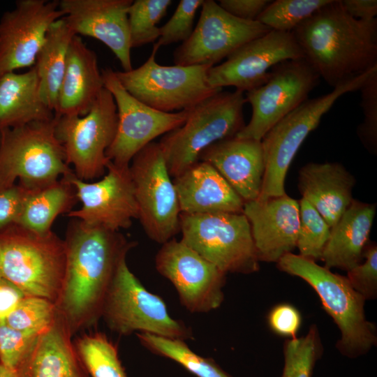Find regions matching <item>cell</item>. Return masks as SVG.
I'll use <instances>...</instances> for the list:
<instances>
[{
	"label": "cell",
	"instance_id": "cell-38",
	"mask_svg": "<svg viewBox=\"0 0 377 377\" xmlns=\"http://www.w3.org/2000/svg\"><path fill=\"white\" fill-rule=\"evenodd\" d=\"M360 106L364 119L357 133L366 149L372 154L377 150V69L364 81L360 89Z\"/></svg>",
	"mask_w": 377,
	"mask_h": 377
},
{
	"label": "cell",
	"instance_id": "cell-31",
	"mask_svg": "<svg viewBox=\"0 0 377 377\" xmlns=\"http://www.w3.org/2000/svg\"><path fill=\"white\" fill-rule=\"evenodd\" d=\"M138 337L149 350L172 360L197 377H232L212 358L194 353L184 340L149 333H139Z\"/></svg>",
	"mask_w": 377,
	"mask_h": 377
},
{
	"label": "cell",
	"instance_id": "cell-40",
	"mask_svg": "<svg viewBox=\"0 0 377 377\" xmlns=\"http://www.w3.org/2000/svg\"><path fill=\"white\" fill-rule=\"evenodd\" d=\"M40 335V334H39ZM39 335L22 332L0 320V363L15 370Z\"/></svg>",
	"mask_w": 377,
	"mask_h": 377
},
{
	"label": "cell",
	"instance_id": "cell-46",
	"mask_svg": "<svg viewBox=\"0 0 377 377\" xmlns=\"http://www.w3.org/2000/svg\"><path fill=\"white\" fill-rule=\"evenodd\" d=\"M343 9L352 17L362 21L376 19V0H341Z\"/></svg>",
	"mask_w": 377,
	"mask_h": 377
},
{
	"label": "cell",
	"instance_id": "cell-10",
	"mask_svg": "<svg viewBox=\"0 0 377 377\" xmlns=\"http://www.w3.org/2000/svg\"><path fill=\"white\" fill-rule=\"evenodd\" d=\"M181 240L224 273L252 274L259 260L243 214H180Z\"/></svg>",
	"mask_w": 377,
	"mask_h": 377
},
{
	"label": "cell",
	"instance_id": "cell-3",
	"mask_svg": "<svg viewBox=\"0 0 377 377\" xmlns=\"http://www.w3.org/2000/svg\"><path fill=\"white\" fill-rule=\"evenodd\" d=\"M279 269L309 283L318 294L323 309L338 326L339 351L350 358L368 353L377 343L376 327L365 316L364 298L346 276L300 255L288 253L277 262Z\"/></svg>",
	"mask_w": 377,
	"mask_h": 377
},
{
	"label": "cell",
	"instance_id": "cell-28",
	"mask_svg": "<svg viewBox=\"0 0 377 377\" xmlns=\"http://www.w3.org/2000/svg\"><path fill=\"white\" fill-rule=\"evenodd\" d=\"M54 116L41 98L39 78L34 66L22 73L9 72L0 76V131L51 121Z\"/></svg>",
	"mask_w": 377,
	"mask_h": 377
},
{
	"label": "cell",
	"instance_id": "cell-47",
	"mask_svg": "<svg viewBox=\"0 0 377 377\" xmlns=\"http://www.w3.org/2000/svg\"><path fill=\"white\" fill-rule=\"evenodd\" d=\"M0 377H18L15 370L8 368L0 363Z\"/></svg>",
	"mask_w": 377,
	"mask_h": 377
},
{
	"label": "cell",
	"instance_id": "cell-22",
	"mask_svg": "<svg viewBox=\"0 0 377 377\" xmlns=\"http://www.w3.org/2000/svg\"><path fill=\"white\" fill-rule=\"evenodd\" d=\"M199 161L212 165L244 202L258 199L265 173L261 140L224 139L205 149Z\"/></svg>",
	"mask_w": 377,
	"mask_h": 377
},
{
	"label": "cell",
	"instance_id": "cell-19",
	"mask_svg": "<svg viewBox=\"0 0 377 377\" xmlns=\"http://www.w3.org/2000/svg\"><path fill=\"white\" fill-rule=\"evenodd\" d=\"M62 16L59 1H16L0 19V76L32 67L48 29Z\"/></svg>",
	"mask_w": 377,
	"mask_h": 377
},
{
	"label": "cell",
	"instance_id": "cell-12",
	"mask_svg": "<svg viewBox=\"0 0 377 377\" xmlns=\"http://www.w3.org/2000/svg\"><path fill=\"white\" fill-rule=\"evenodd\" d=\"M131 161L138 219L149 238L162 244L180 232L181 211L158 142H150Z\"/></svg>",
	"mask_w": 377,
	"mask_h": 377
},
{
	"label": "cell",
	"instance_id": "cell-29",
	"mask_svg": "<svg viewBox=\"0 0 377 377\" xmlns=\"http://www.w3.org/2000/svg\"><path fill=\"white\" fill-rule=\"evenodd\" d=\"M74 36L63 17L55 21L47 31L34 65L39 78L41 98L54 113L69 45Z\"/></svg>",
	"mask_w": 377,
	"mask_h": 377
},
{
	"label": "cell",
	"instance_id": "cell-8",
	"mask_svg": "<svg viewBox=\"0 0 377 377\" xmlns=\"http://www.w3.org/2000/svg\"><path fill=\"white\" fill-rule=\"evenodd\" d=\"M158 49L154 43L147 60L137 68L114 71L124 88L140 102L160 112H177L223 90L207 82L212 66H162L156 60Z\"/></svg>",
	"mask_w": 377,
	"mask_h": 377
},
{
	"label": "cell",
	"instance_id": "cell-11",
	"mask_svg": "<svg viewBox=\"0 0 377 377\" xmlns=\"http://www.w3.org/2000/svg\"><path fill=\"white\" fill-rule=\"evenodd\" d=\"M117 121L114 98L105 87L84 116L55 114L57 137L77 178L90 180L104 174L110 161L105 152L114 139Z\"/></svg>",
	"mask_w": 377,
	"mask_h": 377
},
{
	"label": "cell",
	"instance_id": "cell-32",
	"mask_svg": "<svg viewBox=\"0 0 377 377\" xmlns=\"http://www.w3.org/2000/svg\"><path fill=\"white\" fill-rule=\"evenodd\" d=\"M77 354L91 377H128L118 357L117 347L102 334L83 337Z\"/></svg>",
	"mask_w": 377,
	"mask_h": 377
},
{
	"label": "cell",
	"instance_id": "cell-4",
	"mask_svg": "<svg viewBox=\"0 0 377 377\" xmlns=\"http://www.w3.org/2000/svg\"><path fill=\"white\" fill-rule=\"evenodd\" d=\"M66 263L64 241L52 230L39 234L17 224L0 230V277L26 296L56 303Z\"/></svg>",
	"mask_w": 377,
	"mask_h": 377
},
{
	"label": "cell",
	"instance_id": "cell-42",
	"mask_svg": "<svg viewBox=\"0 0 377 377\" xmlns=\"http://www.w3.org/2000/svg\"><path fill=\"white\" fill-rule=\"evenodd\" d=\"M31 189L20 184L0 191V230L17 223Z\"/></svg>",
	"mask_w": 377,
	"mask_h": 377
},
{
	"label": "cell",
	"instance_id": "cell-16",
	"mask_svg": "<svg viewBox=\"0 0 377 377\" xmlns=\"http://www.w3.org/2000/svg\"><path fill=\"white\" fill-rule=\"evenodd\" d=\"M271 31L257 20L237 18L214 0H204L190 37L174 52L175 65L215 66L239 47Z\"/></svg>",
	"mask_w": 377,
	"mask_h": 377
},
{
	"label": "cell",
	"instance_id": "cell-26",
	"mask_svg": "<svg viewBox=\"0 0 377 377\" xmlns=\"http://www.w3.org/2000/svg\"><path fill=\"white\" fill-rule=\"evenodd\" d=\"M376 214V205L353 200L331 228L321 260L327 269L348 271L362 262Z\"/></svg>",
	"mask_w": 377,
	"mask_h": 377
},
{
	"label": "cell",
	"instance_id": "cell-24",
	"mask_svg": "<svg viewBox=\"0 0 377 377\" xmlns=\"http://www.w3.org/2000/svg\"><path fill=\"white\" fill-rule=\"evenodd\" d=\"M103 88L95 52L79 36H74L68 51L55 114L84 116Z\"/></svg>",
	"mask_w": 377,
	"mask_h": 377
},
{
	"label": "cell",
	"instance_id": "cell-15",
	"mask_svg": "<svg viewBox=\"0 0 377 377\" xmlns=\"http://www.w3.org/2000/svg\"><path fill=\"white\" fill-rule=\"evenodd\" d=\"M155 267L172 283L191 313H207L223 303L226 274L181 239L174 237L161 244Z\"/></svg>",
	"mask_w": 377,
	"mask_h": 377
},
{
	"label": "cell",
	"instance_id": "cell-1",
	"mask_svg": "<svg viewBox=\"0 0 377 377\" xmlns=\"http://www.w3.org/2000/svg\"><path fill=\"white\" fill-rule=\"evenodd\" d=\"M68 228L66 263L57 312L69 332L101 316L119 260L135 245L118 231L77 219Z\"/></svg>",
	"mask_w": 377,
	"mask_h": 377
},
{
	"label": "cell",
	"instance_id": "cell-41",
	"mask_svg": "<svg viewBox=\"0 0 377 377\" xmlns=\"http://www.w3.org/2000/svg\"><path fill=\"white\" fill-rule=\"evenodd\" d=\"M363 257L365 260L348 270L346 277L365 300H374L377 296V246L367 244Z\"/></svg>",
	"mask_w": 377,
	"mask_h": 377
},
{
	"label": "cell",
	"instance_id": "cell-17",
	"mask_svg": "<svg viewBox=\"0 0 377 377\" xmlns=\"http://www.w3.org/2000/svg\"><path fill=\"white\" fill-rule=\"evenodd\" d=\"M304 58L292 33L271 30L239 47L222 64L211 67L207 82L213 88L232 86L247 92L265 83L276 64Z\"/></svg>",
	"mask_w": 377,
	"mask_h": 377
},
{
	"label": "cell",
	"instance_id": "cell-7",
	"mask_svg": "<svg viewBox=\"0 0 377 377\" xmlns=\"http://www.w3.org/2000/svg\"><path fill=\"white\" fill-rule=\"evenodd\" d=\"M376 68L337 85L325 95L306 99L266 133L261 140L265 173L256 200H265L286 194L284 184L288 168L308 135L341 96L359 90Z\"/></svg>",
	"mask_w": 377,
	"mask_h": 377
},
{
	"label": "cell",
	"instance_id": "cell-30",
	"mask_svg": "<svg viewBox=\"0 0 377 377\" xmlns=\"http://www.w3.org/2000/svg\"><path fill=\"white\" fill-rule=\"evenodd\" d=\"M76 198L75 188L66 177L46 186L31 189L16 224L36 233H47L60 214L71 211Z\"/></svg>",
	"mask_w": 377,
	"mask_h": 377
},
{
	"label": "cell",
	"instance_id": "cell-43",
	"mask_svg": "<svg viewBox=\"0 0 377 377\" xmlns=\"http://www.w3.org/2000/svg\"><path fill=\"white\" fill-rule=\"evenodd\" d=\"M267 322L275 334L295 338L301 326L302 316L294 306L280 304L271 309L267 316Z\"/></svg>",
	"mask_w": 377,
	"mask_h": 377
},
{
	"label": "cell",
	"instance_id": "cell-45",
	"mask_svg": "<svg viewBox=\"0 0 377 377\" xmlns=\"http://www.w3.org/2000/svg\"><path fill=\"white\" fill-rule=\"evenodd\" d=\"M24 296L17 286L0 277V320L5 319Z\"/></svg>",
	"mask_w": 377,
	"mask_h": 377
},
{
	"label": "cell",
	"instance_id": "cell-2",
	"mask_svg": "<svg viewBox=\"0 0 377 377\" xmlns=\"http://www.w3.org/2000/svg\"><path fill=\"white\" fill-rule=\"evenodd\" d=\"M292 34L304 59L333 88L377 67V20L352 17L340 1L331 0Z\"/></svg>",
	"mask_w": 377,
	"mask_h": 377
},
{
	"label": "cell",
	"instance_id": "cell-20",
	"mask_svg": "<svg viewBox=\"0 0 377 377\" xmlns=\"http://www.w3.org/2000/svg\"><path fill=\"white\" fill-rule=\"evenodd\" d=\"M132 0H61L68 26L76 36L96 38L119 60L124 71L133 69L128 10Z\"/></svg>",
	"mask_w": 377,
	"mask_h": 377
},
{
	"label": "cell",
	"instance_id": "cell-13",
	"mask_svg": "<svg viewBox=\"0 0 377 377\" xmlns=\"http://www.w3.org/2000/svg\"><path fill=\"white\" fill-rule=\"evenodd\" d=\"M319 80L304 59L287 60L274 66L265 83L246 93L252 114L235 136L261 140L273 126L308 99Z\"/></svg>",
	"mask_w": 377,
	"mask_h": 377
},
{
	"label": "cell",
	"instance_id": "cell-25",
	"mask_svg": "<svg viewBox=\"0 0 377 377\" xmlns=\"http://www.w3.org/2000/svg\"><path fill=\"white\" fill-rule=\"evenodd\" d=\"M354 177L339 163H310L299 173L302 198L310 203L332 228L350 205Z\"/></svg>",
	"mask_w": 377,
	"mask_h": 377
},
{
	"label": "cell",
	"instance_id": "cell-35",
	"mask_svg": "<svg viewBox=\"0 0 377 377\" xmlns=\"http://www.w3.org/2000/svg\"><path fill=\"white\" fill-rule=\"evenodd\" d=\"M331 0H276L268 4L257 21L271 30L292 33Z\"/></svg>",
	"mask_w": 377,
	"mask_h": 377
},
{
	"label": "cell",
	"instance_id": "cell-34",
	"mask_svg": "<svg viewBox=\"0 0 377 377\" xmlns=\"http://www.w3.org/2000/svg\"><path fill=\"white\" fill-rule=\"evenodd\" d=\"M171 3L170 0L133 1L128 10L131 49L158 39L160 30L157 24Z\"/></svg>",
	"mask_w": 377,
	"mask_h": 377
},
{
	"label": "cell",
	"instance_id": "cell-33",
	"mask_svg": "<svg viewBox=\"0 0 377 377\" xmlns=\"http://www.w3.org/2000/svg\"><path fill=\"white\" fill-rule=\"evenodd\" d=\"M323 353L318 329L312 325L304 336L285 341L281 377H312L316 363Z\"/></svg>",
	"mask_w": 377,
	"mask_h": 377
},
{
	"label": "cell",
	"instance_id": "cell-21",
	"mask_svg": "<svg viewBox=\"0 0 377 377\" xmlns=\"http://www.w3.org/2000/svg\"><path fill=\"white\" fill-rule=\"evenodd\" d=\"M299 202L284 194L244 202L259 261L276 262L297 247Z\"/></svg>",
	"mask_w": 377,
	"mask_h": 377
},
{
	"label": "cell",
	"instance_id": "cell-27",
	"mask_svg": "<svg viewBox=\"0 0 377 377\" xmlns=\"http://www.w3.org/2000/svg\"><path fill=\"white\" fill-rule=\"evenodd\" d=\"M70 332L58 316L36 339L15 369L18 377H86L70 340Z\"/></svg>",
	"mask_w": 377,
	"mask_h": 377
},
{
	"label": "cell",
	"instance_id": "cell-5",
	"mask_svg": "<svg viewBox=\"0 0 377 377\" xmlns=\"http://www.w3.org/2000/svg\"><path fill=\"white\" fill-rule=\"evenodd\" d=\"M245 103L244 92L222 90L191 108L184 124L158 142L170 176L177 177L199 161L212 145L235 136L245 126Z\"/></svg>",
	"mask_w": 377,
	"mask_h": 377
},
{
	"label": "cell",
	"instance_id": "cell-23",
	"mask_svg": "<svg viewBox=\"0 0 377 377\" xmlns=\"http://www.w3.org/2000/svg\"><path fill=\"white\" fill-rule=\"evenodd\" d=\"M181 213H243L244 202L209 163L199 161L174 178Z\"/></svg>",
	"mask_w": 377,
	"mask_h": 377
},
{
	"label": "cell",
	"instance_id": "cell-14",
	"mask_svg": "<svg viewBox=\"0 0 377 377\" xmlns=\"http://www.w3.org/2000/svg\"><path fill=\"white\" fill-rule=\"evenodd\" d=\"M101 74L118 117L116 135L105 155L117 165L129 166L137 153L157 137L181 126L188 117L191 109L167 113L140 102L124 88L110 68L101 70Z\"/></svg>",
	"mask_w": 377,
	"mask_h": 377
},
{
	"label": "cell",
	"instance_id": "cell-6",
	"mask_svg": "<svg viewBox=\"0 0 377 377\" xmlns=\"http://www.w3.org/2000/svg\"><path fill=\"white\" fill-rule=\"evenodd\" d=\"M73 172L55 133L54 119L0 131V191L20 184L36 189Z\"/></svg>",
	"mask_w": 377,
	"mask_h": 377
},
{
	"label": "cell",
	"instance_id": "cell-18",
	"mask_svg": "<svg viewBox=\"0 0 377 377\" xmlns=\"http://www.w3.org/2000/svg\"><path fill=\"white\" fill-rule=\"evenodd\" d=\"M107 174L99 181L89 183L74 173L67 176L82 202L77 210L68 216L91 226L118 231L128 228L133 219H138V206L129 166H121L109 161Z\"/></svg>",
	"mask_w": 377,
	"mask_h": 377
},
{
	"label": "cell",
	"instance_id": "cell-44",
	"mask_svg": "<svg viewBox=\"0 0 377 377\" xmlns=\"http://www.w3.org/2000/svg\"><path fill=\"white\" fill-rule=\"evenodd\" d=\"M270 2L267 0H220L218 3L237 18L255 21Z\"/></svg>",
	"mask_w": 377,
	"mask_h": 377
},
{
	"label": "cell",
	"instance_id": "cell-39",
	"mask_svg": "<svg viewBox=\"0 0 377 377\" xmlns=\"http://www.w3.org/2000/svg\"><path fill=\"white\" fill-rule=\"evenodd\" d=\"M204 0H181L169 20L159 27L160 36L155 43L159 47L180 41L191 35L195 14Z\"/></svg>",
	"mask_w": 377,
	"mask_h": 377
},
{
	"label": "cell",
	"instance_id": "cell-37",
	"mask_svg": "<svg viewBox=\"0 0 377 377\" xmlns=\"http://www.w3.org/2000/svg\"><path fill=\"white\" fill-rule=\"evenodd\" d=\"M57 316L55 304L36 296H24L4 319L13 328L39 335L47 330Z\"/></svg>",
	"mask_w": 377,
	"mask_h": 377
},
{
	"label": "cell",
	"instance_id": "cell-9",
	"mask_svg": "<svg viewBox=\"0 0 377 377\" xmlns=\"http://www.w3.org/2000/svg\"><path fill=\"white\" fill-rule=\"evenodd\" d=\"M101 316L112 330L121 335L139 331L184 341L193 337L190 328L170 316L162 298L148 291L131 272L126 256L117 265Z\"/></svg>",
	"mask_w": 377,
	"mask_h": 377
},
{
	"label": "cell",
	"instance_id": "cell-36",
	"mask_svg": "<svg viewBox=\"0 0 377 377\" xmlns=\"http://www.w3.org/2000/svg\"><path fill=\"white\" fill-rule=\"evenodd\" d=\"M299 205L300 219L297 240L299 255L314 261L320 260L330 237L331 228L306 200L302 198Z\"/></svg>",
	"mask_w": 377,
	"mask_h": 377
}]
</instances>
